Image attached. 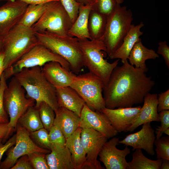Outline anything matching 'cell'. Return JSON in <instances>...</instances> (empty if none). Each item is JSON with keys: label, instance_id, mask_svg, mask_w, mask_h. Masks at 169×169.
Listing matches in <instances>:
<instances>
[{"label": "cell", "instance_id": "cell-11", "mask_svg": "<svg viewBox=\"0 0 169 169\" xmlns=\"http://www.w3.org/2000/svg\"><path fill=\"white\" fill-rule=\"evenodd\" d=\"M15 130L16 142L6 151L7 157L0 164V169H9L14 166L21 156L33 152L45 154L51 151L38 146L31 139L29 132L25 128L17 123Z\"/></svg>", "mask_w": 169, "mask_h": 169}, {"label": "cell", "instance_id": "cell-2", "mask_svg": "<svg viewBox=\"0 0 169 169\" xmlns=\"http://www.w3.org/2000/svg\"><path fill=\"white\" fill-rule=\"evenodd\" d=\"M27 93V97L34 100L35 107L44 102L56 110L59 107L57 101L56 88L45 77L41 67L24 68L13 76Z\"/></svg>", "mask_w": 169, "mask_h": 169}, {"label": "cell", "instance_id": "cell-45", "mask_svg": "<svg viewBox=\"0 0 169 169\" xmlns=\"http://www.w3.org/2000/svg\"><path fill=\"white\" fill-rule=\"evenodd\" d=\"M7 1H11L14 0H6ZM28 4H40L45 3H47L53 1H60V0H20Z\"/></svg>", "mask_w": 169, "mask_h": 169}, {"label": "cell", "instance_id": "cell-31", "mask_svg": "<svg viewBox=\"0 0 169 169\" xmlns=\"http://www.w3.org/2000/svg\"><path fill=\"white\" fill-rule=\"evenodd\" d=\"M38 109L44 127L49 131L54 125L55 116L54 110L44 102L40 104Z\"/></svg>", "mask_w": 169, "mask_h": 169}, {"label": "cell", "instance_id": "cell-26", "mask_svg": "<svg viewBox=\"0 0 169 169\" xmlns=\"http://www.w3.org/2000/svg\"><path fill=\"white\" fill-rule=\"evenodd\" d=\"M159 57L158 54L154 50L148 49L144 46L141 39L135 44L130 52L128 59L131 65L140 69L146 73L148 70L146 61Z\"/></svg>", "mask_w": 169, "mask_h": 169}, {"label": "cell", "instance_id": "cell-43", "mask_svg": "<svg viewBox=\"0 0 169 169\" xmlns=\"http://www.w3.org/2000/svg\"><path fill=\"white\" fill-rule=\"evenodd\" d=\"M3 140V139H0V164L1 159L4 153L9 148L15 145L16 142V134L13 135L4 144Z\"/></svg>", "mask_w": 169, "mask_h": 169}, {"label": "cell", "instance_id": "cell-29", "mask_svg": "<svg viewBox=\"0 0 169 169\" xmlns=\"http://www.w3.org/2000/svg\"><path fill=\"white\" fill-rule=\"evenodd\" d=\"M34 106L28 108L19 119L17 122L29 132L34 131L44 127L38 110Z\"/></svg>", "mask_w": 169, "mask_h": 169}, {"label": "cell", "instance_id": "cell-40", "mask_svg": "<svg viewBox=\"0 0 169 169\" xmlns=\"http://www.w3.org/2000/svg\"><path fill=\"white\" fill-rule=\"evenodd\" d=\"M169 110V90L161 92L158 95L157 111Z\"/></svg>", "mask_w": 169, "mask_h": 169}, {"label": "cell", "instance_id": "cell-25", "mask_svg": "<svg viewBox=\"0 0 169 169\" xmlns=\"http://www.w3.org/2000/svg\"><path fill=\"white\" fill-rule=\"evenodd\" d=\"M92 5L80 4L78 17L68 32L69 36L77 38L79 40L90 39L88 23Z\"/></svg>", "mask_w": 169, "mask_h": 169}, {"label": "cell", "instance_id": "cell-44", "mask_svg": "<svg viewBox=\"0 0 169 169\" xmlns=\"http://www.w3.org/2000/svg\"><path fill=\"white\" fill-rule=\"evenodd\" d=\"M8 123L0 124V139H3V142L8 138Z\"/></svg>", "mask_w": 169, "mask_h": 169}, {"label": "cell", "instance_id": "cell-48", "mask_svg": "<svg viewBox=\"0 0 169 169\" xmlns=\"http://www.w3.org/2000/svg\"><path fill=\"white\" fill-rule=\"evenodd\" d=\"M169 169V160L162 159L160 169Z\"/></svg>", "mask_w": 169, "mask_h": 169}, {"label": "cell", "instance_id": "cell-27", "mask_svg": "<svg viewBox=\"0 0 169 169\" xmlns=\"http://www.w3.org/2000/svg\"><path fill=\"white\" fill-rule=\"evenodd\" d=\"M107 16L91 9L89 16L88 28L90 40H100L105 29Z\"/></svg>", "mask_w": 169, "mask_h": 169}, {"label": "cell", "instance_id": "cell-12", "mask_svg": "<svg viewBox=\"0 0 169 169\" xmlns=\"http://www.w3.org/2000/svg\"><path fill=\"white\" fill-rule=\"evenodd\" d=\"M80 139L86 154L82 169H104L97 160L99 154L108 139L103 134L92 129L82 128Z\"/></svg>", "mask_w": 169, "mask_h": 169}, {"label": "cell", "instance_id": "cell-8", "mask_svg": "<svg viewBox=\"0 0 169 169\" xmlns=\"http://www.w3.org/2000/svg\"><path fill=\"white\" fill-rule=\"evenodd\" d=\"M73 24L70 18L60 1L46 3V9L39 19L32 27L35 33L49 32L61 37L69 36Z\"/></svg>", "mask_w": 169, "mask_h": 169}, {"label": "cell", "instance_id": "cell-24", "mask_svg": "<svg viewBox=\"0 0 169 169\" xmlns=\"http://www.w3.org/2000/svg\"><path fill=\"white\" fill-rule=\"evenodd\" d=\"M81 130L79 127L66 139L65 146L70 153L75 169H82L86 161V154L80 139Z\"/></svg>", "mask_w": 169, "mask_h": 169}, {"label": "cell", "instance_id": "cell-39", "mask_svg": "<svg viewBox=\"0 0 169 169\" xmlns=\"http://www.w3.org/2000/svg\"><path fill=\"white\" fill-rule=\"evenodd\" d=\"M158 116L161 124L160 126H157L155 131L156 134V139L161 137L164 131L169 128V110H163L159 112Z\"/></svg>", "mask_w": 169, "mask_h": 169}, {"label": "cell", "instance_id": "cell-19", "mask_svg": "<svg viewBox=\"0 0 169 169\" xmlns=\"http://www.w3.org/2000/svg\"><path fill=\"white\" fill-rule=\"evenodd\" d=\"M143 102L140 112L127 131L132 132L145 123L153 121L160 122L157 111L158 95L149 93L145 96Z\"/></svg>", "mask_w": 169, "mask_h": 169}, {"label": "cell", "instance_id": "cell-33", "mask_svg": "<svg viewBox=\"0 0 169 169\" xmlns=\"http://www.w3.org/2000/svg\"><path fill=\"white\" fill-rule=\"evenodd\" d=\"M154 145L157 159L169 160V136H161L155 139Z\"/></svg>", "mask_w": 169, "mask_h": 169}, {"label": "cell", "instance_id": "cell-6", "mask_svg": "<svg viewBox=\"0 0 169 169\" xmlns=\"http://www.w3.org/2000/svg\"><path fill=\"white\" fill-rule=\"evenodd\" d=\"M133 20L131 9L116 3L113 11L107 16L104 33L100 39L105 44L109 57L121 45Z\"/></svg>", "mask_w": 169, "mask_h": 169}, {"label": "cell", "instance_id": "cell-35", "mask_svg": "<svg viewBox=\"0 0 169 169\" xmlns=\"http://www.w3.org/2000/svg\"><path fill=\"white\" fill-rule=\"evenodd\" d=\"M49 132V137L51 145L59 147L65 146L66 139L58 127L53 125Z\"/></svg>", "mask_w": 169, "mask_h": 169}, {"label": "cell", "instance_id": "cell-34", "mask_svg": "<svg viewBox=\"0 0 169 169\" xmlns=\"http://www.w3.org/2000/svg\"><path fill=\"white\" fill-rule=\"evenodd\" d=\"M116 3L115 0H95L92 9L108 16L115 9Z\"/></svg>", "mask_w": 169, "mask_h": 169}, {"label": "cell", "instance_id": "cell-18", "mask_svg": "<svg viewBox=\"0 0 169 169\" xmlns=\"http://www.w3.org/2000/svg\"><path fill=\"white\" fill-rule=\"evenodd\" d=\"M42 68L47 80L55 88L70 86L77 76L56 61L48 62Z\"/></svg>", "mask_w": 169, "mask_h": 169}, {"label": "cell", "instance_id": "cell-41", "mask_svg": "<svg viewBox=\"0 0 169 169\" xmlns=\"http://www.w3.org/2000/svg\"><path fill=\"white\" fill-rule=\"evenodd\" d=\"M33 168L27 155L20 157L11 169H33Z\"/></svg>", "mask_w": 169, "mask_h": 169}, {"label": "cell", "instance_id": "cell-3", "mask_svg": "<svg viewBox=\"0 0 169 169\" xmlns=\"http://www.w3.org/2000/svg\"><path fill=\"white\" fill-rule=\"evenodd\" d=\"M3 44L5 70L39 43L32 27L18 24L5 36Z\"/></svg>", "mask_w": 169, "mask_h": 169}, {"label": "cell", "instance_id": "cell-28", "mask_svg": "<svg viewBox=\"0 0 169 169\" xmlns=\"http://www.w3.org/2000/svg\"><path fill=\"white\" fill-rule=\"evenodd\" d=\"M134 151L132 160L128 162L127 169H160L162 159L152 160L144 156L141 149Z\"/></svg>", "mask_w": 169, "mask_h": 169}, {"label": "cell", "instance_id": "cell-7", "mask_svg": "<svg viewBox=\"0 0 169 169\" xmlns=\"http://www.w3.org/2000/svg\"><path fill=\"white\" fill-rule=\"evenodd\" d=\"M26 91L13 76L5 88L3 95L4 107L10 120L8 138L15 129L18 120L30 107L35 105V100L25 95Z\"/></svg>", "mask_w": 169, "mask_h": 169}, {"label": "cell", "instance_id": "cell-21", "mask_svg": "<svg viewBox=\"0 0 169 169\" xmlns=\"http://www.w3.org/2000/svg\"><path fill=\"white\" fill-rule=\"evenodd\" d=\"M54 112L55 116L53 125L60 130L66 139L79 127L80 117L63 107H59Z\"/></svg>", "mask_w": 169, "mask_h": 169}, {"label": "cell", "instance_id": "cell-36", "mask_svg": "<svg viewBox=\"0 0 169 169\" xmlns=\"http://www.w3.org/2000/svg\"><path fill=\"white\" fill-rule=\"evenodd\" d=\"M46 154L38 152H33L27 155L33 169H49L46 158Z\"/></svg>", "mask_w": 169, "mask_h": 169}, {"label": "cell", "instance_id": "cell-47", "mask_svg": "<svg viewBox=\"0 0 169 169\" xmlns=\"http://www.w3.org/2000/svg\"><path fill=\"white\" fill-rule=\"evenodd\" d=\"M77 2L80 4L84 5H91L93 6L95 0H75Z\"/></svg>", "mask_w": 169, "mask_h": 169}, {"label": "cell", "instance_id": "cell-42", "mask_svg": "<svg viewBox=\"0 0 169 169\" xmlns=\"http://www.w3.org/2000/svg\"><path fill=\"white\" fill-rule=\"evenodd\" d=\"M158 45L157 53L162 55L166 65L169 68V47L166 41L160 42Z\"/></svg>", "mask_w": 169, "mask_h": 169}, {"label": "cell", "instance_id": "cell-15", "mask_svg": "<svg viewBox=\"0 0 169 169\" xmlns=\"http://www.w3.org/2000/svg\"><path fill=\"white\" fill-rule=\"evenodd\" d=\"M7 1L0 7V40H2L18 24L28 5L20 0Z\"/></svg>", "mask_w": 169, "mask_h": 169}, {"label": "cell", "instance_id": "cell-14", "mask_svg": "<svg viewBox=\"0 0 169 169\" xmlns=\"http://www.w3.org/2000/svg\"><path fill=\"white\" fill-rule=\"evenodd\" d=\"M79 127L95 130L103 134L108 139L118 134L105 115L101 111L91 110L86 104L80 116Z\"/></svg>", "mask_w": 169, "mask_h": 169}, {"label": "cell", "instance_id": "cell-16", "mask_svg": "<svg viewBox=\"0 0 169 169\" xmlns=\"http://www.w3.org/2000/svg\"><path fill=\"white\" fill-rule=\"evenodd\" d=\"M156 138L155 130L151 125V122H148L142 125L141 129L139 131L119 140V143L131 146L133 151L136 149H143L149 155L153 156L155 154L154 145Z\"/></svg>", "mask_w": 169, "mask_h": 169}, {"label": "cell", "instance_id": "cell-49", "mask_svg": "<svg viewBox=\"0 0 169 169\" xmlns=\"http://www.w3.org/2000/svg\"><path fill=\"white\" fill-rule=\"evenodd\" d=\"M3 50V40H0V53Z\"/></svg>", "mask_w": 169, "mask_h": 169}, {"label": "cell", "instance_id": "cell-32", "mask_svg": "<svg viewBox=\"0 0 169 169\" xmlns=\"http://www.w3.org/2000/svg\"><path fill=\"white\" fill-rule=\"evenodd\" d=\"M29 132L31 137L38 146L50 150L51 143L49 139L48 131L43 127L36 131Z\"/></svg>", "mask_w": 169, "mask_h": 169}, {"label": "cell", "instance_id": "cell-4", "mask_svg": "<svg viewBox=\"0 0 169 169\" xmlns=\"http://www.w3.org/2000/svg\"><path fill=\"white\" fill-rule=\"evenodd\" d=\"M35 34L39 44L64 59L69 64L70 70L76 74H79L84 65L78 38L69 36L61 37L47 32Z\"/></svg>", "mask_w": 169, "mask_h": 169}, {"label": "cell", "instance_id": "cell-23", "mask_svg": "<svg viewBox=\"0 0 169 169\" xmlns=\"http://www.w3.org/2000/svg\"><path fill=\"white\" fill-rule=\"evenodd\" d=\"M50 150L45 156L49 169H75L70 153L66 146L51 145Z\"/></svg>", "mask_w": 169, "mask_h": 169}, {"label": "cell", "instance_id": "cell-46", "mask_svg": "<svg viewBox=\"0 0 169 169\" xmlns=\"http://www.w3.org/2000/svg\"><path fill=\"white\" fill-rule=\"evenodd\" d=\"M4 54L3 51L0 53V79L2 74L4 71Z\"/></svg>", "mask_w": 169, "mask_h": 169}, {"label": "cell", "instance_id": "cell-37", "mask_svg": "<svg viewBox=\"0 0 169 169\" xmlns=\"http://www.w3.org/2000/svg\"><path fill=\"white\" fill-rule=\"evenodd\" d=\"M4 72L0 79V124L9 123L8 115L5 110L3 103V95L4 90L7 86Z\"/></svg>", "mask_w": 169, "mask_h": 169}, {"label": "cell", "instance_id": "cell-10", "mask_svg": "<svg viewBox=\"0 0 169 169\" xmlns=\"http://www.w3.org/2000/svg\"><path fill=\"white\" fill-rule=\"evenodd\" d=\"M56 61L70 70L69 63L59 55L53 53L45 47L38 44L24 55L18 60L4 71L7 80L24 68L35 66L42 67L46 63Z\"/></svg>", "mask_w": 169, "mask_h": 169}, {"label": "cell", "instance_id": "cell-13", "mask_svg": "<svg viewBox=\"0 0 169 169\" xmlns=\"http://www.w3.org/2000/svg\"><path fill=\"white\" fill-rule=\"evenodd\" d=\"M119 139L114 136L107 141L99 154L100 161L106 169H127L126 157L131 153V150L126 146L123 150L117 148Z\"/></svg>", "mask_w": 169, "mask_h": 169}, {"label": "cell", "instance_id": "cell-20", "mask_svg": "<svg viewBox=\"0 0 169 169\" xmlns=\"http://www.w3.org/2000/svg\"><path fill=\"white\" fill-rule=\"evenodd\" d=\"M59 107L70 110L79 117L85 103L77 92L70 86L56 88Z\"/></svg>", "mask_w": 169, "mask_h": 169}, {"label": "cell", "instance_id": "cell-9", "mask_svg": "<svg viewBox=\"0 0 169 169\" xmlns=\"http://www.w3.org/2000/svg\"><path fill=\"white\" fill-rule=\"evenodd\" d=\"M104 85L100 78L89 72L77 75L70 86L90 109L101 111L105 107L102 95Z\"/></svg>", "mask_w": 169, "mask_h": 169}, {"label": "cell", "instance_id": "cell-1", "mask_svg": "<svg viewBox=\"0 0 169 169\" xmlns=\"http://www.w3.org/2000/svg\"><path fill=\"white\" fill-rule=\"evenodd\" d=\"M154 84L150 77L127 60L121 66H117L114 69L104 85L103 92L105 108H128L141 104Z\"/></svg>", "mask_w": 169, "mask_h": 169}, {"label": "cell", "instance_id": "cell-22", "mask_svg": "<svg viewBox=\"0 0 169 169\" xmlns=\"http://www.w3.org/2000/svg\"><path fill=\"white\" fill-rule=\"evenodd\" d=\"M144 25L142 22L136 25L131 24L128 33L124 38L122 44L109 57L110 59H121L122 63L127 60L135 44L141 39L140 37L143 34V32L141 31V29Z\"/></svg>", "mask_w": 169, "mask_h": 169}, {"label": "cell", "instance_id": "cell-38", "mask_svg": "<svg viewBox=\"0 0 169 169\" xmlns=\"http://www.w3.org/2000/svg\"><path fill=\"white\" fill-rule=\"evenodd\" d=\"M60 1L69 16L73 23L78 17L80 4L75 0H60Z\"/></svg>", "mask_w": 169, "mask_h": 169}, {"label": "cell", "instance_id": "cell-5", "mask_svg": "<svg viewBox=\"0 0 169 169\" xmlns=\"http://www.w3.org/2000/svg\"><path fill=\"white\" fill-rule=\"evenodd\" d=\"M79 41L84 66L100 78L105 85L112 71L117 66L120 59L112 63L105 59L107 55L106 48L101 40L86 39Z\"/></svg>", "mask_w": 169, "mask_h": 169}, {"label": "cell", "instance_id": "cell-17", "mask_svg": "<svg viewBox=\"0 0 169 169\" xmlns=\"http://www.w3.org/2000/svg\"><path fill=\"white\" fill-rule=\"evenodd\" d=\"M141 106L118 108L109 109L105 108L101 111L107 117L114 128L118 132H127L140 112Z\"/></svg>", "mask_w": 169, "mask_h": 169}, {"label": "cell", "instance_id": "cell-30", "mask_svg": "<svg viewBox=\"0 0 169 169\" xmlns=\"http://www.w3.org/2000/svg\"><path fill=\"white\" fill-rule=\"evenodd\" d=\"M46 8V3L29 4L18 24L31 28L40 18Z\"/></svg>", "mask_w": 169, "mask_h": 169}, {"label": "cell", "instance_id": "cell-50", "mask_svg": "<svg viewBox=\"0 0 169 169\" xmlns=\"http://www.w3.org/2000/svg\"><path fill=\"white\" fill-rule=\"evenodd\" d=\"M164 133L167 136H169V128L166 129L164 132Z\"/></svg>", "mask_w": 169, "mask_h": 169}, {"label": "cell", "instance_id": "cell-51", "mask_svg": "<svg viewBox=\"0 0 169 169\" xmlns=\"http://www.w3.org/2000/svg\"><path fill=\"white\" fill-rule=\"evenodd\" d=\"M116 1V2L117 3L119 4H121L123 2L124 0H115Z\"/></svg>", "mask_w": 169, "mask_h": 169}]
</instances>
